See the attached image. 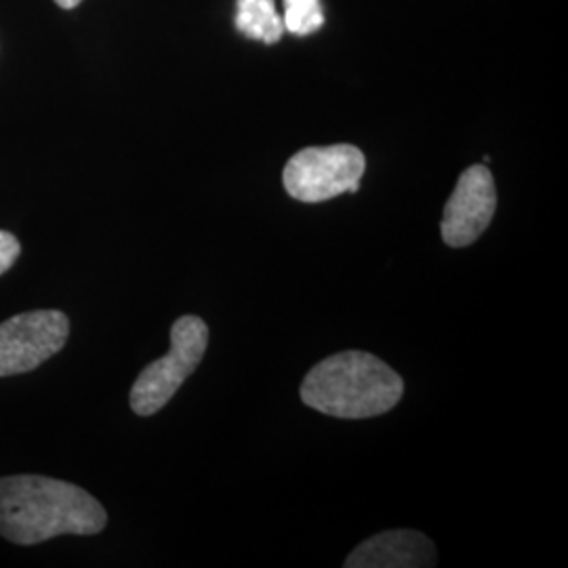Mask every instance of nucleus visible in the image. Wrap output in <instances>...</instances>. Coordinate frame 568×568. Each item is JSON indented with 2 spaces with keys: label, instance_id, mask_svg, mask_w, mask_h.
I'll use <instances>...</instances> for the list:
<instances>
[{
  "label": "nucleus",
  "instance_id": "nucleus-1",
  "mask_svg": "<svg viewBox=\"0 0 568 568\" xmlns=\"http://www.w3.org/2000/svg\"><path fill=\"white\" fill-rule=\"evenodd\" d=\"M108 525L102 504L84 488L47 476L0 478V535L37 546L60 535H98Z\"/></svg>",
  "mask_w": 568,
  "mask_h": 568
},
{
  "label": "nucleus",
  "instance_id": "nucleus-2",
  "mask_svg": "<svg viewBox=\"0 0 568 568\" xmlns=\"http://www.w3.org/2000/svg\"><path fill=\"white\" fill-rule=\"evenodd\" d=\"M403 377L366 352L328 356L305 375L304 405L339 419H368L384 415L400 403Z\"/></svg>",
  "mask_w": 568,
  "mask_h": 568
},
{
  "label": "nucleus",
  "instance_id": "nucleus-3",
  "mask_svg": "<svg viewBox=\"0 0 568 568\" xmlns=\"http://www.w3.org/2000/svg\"><path fill=\"white\" fill-rule=\"evenodd\" d=\"M365 169V154L356 145L304 148L284 166V190L300 203H325L345 192L356 194Z\"/></svg>",
  "mask_w": 568,
  "mask_h": 568
},
{
  "label": "nucleus",
  "instance_id": "nucleus-4",
  "mask_svg": "<svg viewBox=\"0 0 568 568\" xmlns=\"http://www.w3.org/2000/svg\"><path fill=\"white\" fill-rule=\"evenodd\" d=\"M209 347V326L199 316H182L171 326V349L143 368L131 387V408L150 417L159 413L201 365Z\"/></svg>",
  "mask_w": 568,
  "mask_h": 568
},
{
  "label": "nucleus",
  "instance_id": "nucleus-5",
  "mask_svg": "<svg viewBox=\"0 0 568 568\" xmlns=\"http://www.w3.org/2000/svg\"><path fill=\"white\" fill-rule=\"evenodd\" d=\"M68 335L70 321L60 310L23 312L0 323V377L34 371L60 352Z\"/></svg>",
  "mask_w": 568,
  "mask_h": 568
},
{
  "label": "nucleus",
  "instance_id": "nucleus-6",
  "mask_svg": "<svg viewBox=\"0 0 568 568\" xmlns=\"http://www.w3.org/2000/svg\"><path fill=\"white\" fill-rule=\"evenodd\" d=\"M497 211V190L493 173L485 164H474L459 175L445 206L440 234L453 248L476 243Z\"/></svg>",
  "mask_w": 568,
  "mask_h": 568
},
{
  "label": "nucleus",
  "instance_id": "nucleus-7",
  "mask_svg": "<svg viewBox=\"0 0 568 568\" xmlns=\"http://www.w3.org/2000/svg\"><path fill=\"white\" fill-rule=\"evenodd\" d=\"M436 565V548L419 530H386L354 549L345 568H424Z\"/></svg>",
  "mask_w": 568,
  "mask_h": 568
},
{
  "label": "nucleus",
  "instance_id": "nucleus-8",
  "mask_svg": "<svg viewBox=\"0 0 568 568\" xmlns=\"http://www.w3.org/2000/svg\"><path fill=\"white\" fill-rule=\"evenodd\" d=\"M236 30L251 41L274 44L284 34L283 18L276 11L274 0H239Z\"/></svg>",
  "mask_w": 568,
  "mask_h": 568
},
{
  "label": "nucleus",
  "instance_id": "nucleus-9",
  "mask_svg": "<svg viewBox=\"0 0 568 568\" xmlns=\"http://www.w3.org/2000/svg\"><path fill=\"white\" fill-rule=\"evenodd\" d=\"M284 30L295 37H310L325 26L321 0H284Z\"/></svg>",
  "mask_w": 568,
  "mask_h": 568
},
{
  "label": "nucleus",
  "instance_id": "nucleus-10",
  "mask_svg": "<svg viewBox=\"0 0 568 568\" xmlns=\"http://www.w3.org/2000/svg\"><path fill=\"white\" fill-rule=\"evenodd\" d=\"M20 253V241H18L11 232L0 230V276H2L4 272H9V270L16 265Z\"/></svg>",
  "mask_w": 568,
  "mask_h": 568
},
{
  "label": "nucleus",
  "instance_id": "nucleus-11",
  "mask_svg": "<svg viewBox=\"0 0 568 568\" xmlns=\"http://www.w3.org/2000/svg\"><path fill=\"white\" fill-rule=\"evenodd\" d=\"M58 2V7L61 9H74V7H79L82 0H55Z\"/></svg>",
  "mask_w": 568,
  "mask_h": 568
}]
</instances>
